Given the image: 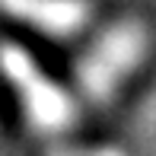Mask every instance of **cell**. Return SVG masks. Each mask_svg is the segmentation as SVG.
Here are the masks:
<instances>
[{
    "mask_svg": "<svg viewBox=\"0 0 156 156\" xmlns=\"http://www.w3.org/2000/svg\"><path fill=\"white\" fill-rule=\"evenodd\" d=\"M0 73L16 89L19 105L26 112V121L35 131H64L73 121V102L58 83H51L35 58L19 45H0Z\"/></svg>",
    "mask_w": 156,
    "mask_h": 156,
    "instance_id": "1",
    "label": "cell"
},
{
    "mask_svg": "<svg viewBox=\"0 0 156 156\" xmlns=\"http://www.w3.org/2000/svg\"><path fill=\"white\" fill-rule=\"evenodd\" d=\"M147 51H150V29L140 19H124L89 48L80 64V76L96 99H112V93L144 64Z\"/></svg>",
    "mask_w": 156,
    "mask_h": 156,
    "instance_id": "2",
    "label": "cell"
},
{
    "mask_svg": "<svg viewBox=\"0 0 156 156\" xmlns=\"http://www.w3.org/2000/svg\"><path fill=\"white\" fill-rule=\"evenodd\" d=\"M0 10L10 19L26 23L54 38L76 35L93 16L89 0H0Z\"/></svg>",
    "mask_w": 156,
    "mask_h": 156,
    "instance_id": "3",
    "label": "cell"
},
{
    "mask_svg": "<svg viewBox=\"0 0 156 156\" xmlns=\"http://www.w3.org/2000/svg\"><path fill=\"white\" fill-rule=\"evenodd\" d=\"M45 156H127L118 147H51Z\"/></svg>",
    "mask_w": 156,
    "mask_h": 156,
    "instance_id": "4",
    "label": "cell"
}]
</instances>
